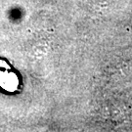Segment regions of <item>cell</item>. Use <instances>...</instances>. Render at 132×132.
<instances>
[{
    "instance_id": "1",
    "label": "cell",
    "mask_w": 132,
    "mask_h": 132,
    "mask_svg": "<svg viewBox=\"0 0 132 132\" xmlns=\"http://www.w3.org/2000/svg\"><path fill=\"white\" fill-rule=\"evenodd\" d=\"M19 77L11 67L0 60V87L8 92H15L19 87Z\"/></svg>"
}]
</instances>
